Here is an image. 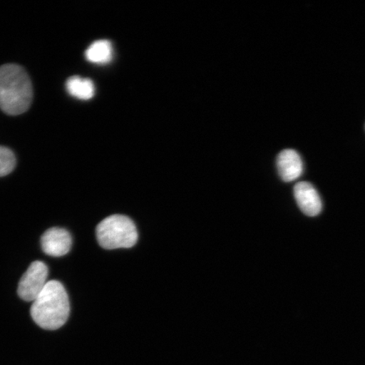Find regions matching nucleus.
<instances>
[{
	"label": "nucleus",
	"instance_id": "obj_1",
	"mask_svg": "<svg viewBox=\"0 0 365 365\" xmlns=\"http://www.w3.org/2000/svg\"><path fill=\"white\" fill-rule=\"evenodd\" d=\"M33 85L25 68L14 63L0 66V108L9 115L29 110L33 102Z\"/></svg>",
	"mask_w": 365,
	"mask_h": 365
},
{
	"label": "nucleus",
	"instance_id": "obj_2",
	"mask_svg": "<svg viewBox=\"0 0 365 365\" xmlns=\"http://www.w3.org/2000/svg\"><path fill=\"white\" fill-rule=\"evenodd\" d=\"M70 310V301L65 287L58 281L51 280L34 301L31 316L36 325L43 329L53 331L65 325Z\"/></svg>",
	"mask_w": 365,
	"mask_h": 365
},
{
	"label": "nucleus",
	"instance_id": "obj_3",
	"mask_svg": "<svg viewBox=\"0 0 365 365\" xmlns=\"http://www.w3.org/2000/svg\"><path fill=\"white\" fill-rule=\"evenodd\" d=\"M98 244L105 250L131 248L138 240V232L133 221L122 215H113L97 227Z\"/></svg>",
	"mask_w": 365,
	"mask_h": 365
},
{
	"label": "nucleus",
	"instance_id": "obj_4",
	"mask_svg": "<svg viewBox=\"0 0 365 365\" xmlns=\"http://www.w3.org/2000/svg\"><path fill=\"white\" fill-rule=\"evenodd\" d=\"M48 269L42 262H34L27 269L18 285V295L30 302L38 298L48 284Z\"/></svg>",
	"mask_w": 365,
	"mask_h": 365
},
{
	"label": "nucleus",
	"instance_id": "obj_5",
	"mask_svg": "<svg viewBox=\"0 0 365 365\" xmlns=\"http://www.w3.org/2000/svg\"><path fill=\"white\" fill-rule=\"evenodd\" d=\"M41 245L46 255L61 257L70 252L72 238L70 232L61 227H52L41 238Z\"/></svg>",
	"mask_w": 365,
	"mask_h": 365
},
{
	"label": "nucleus",
	"instance_id": "obj_6",
	"mask_svg": "<svg viewBox=\"0 0 365 365\" xmlns=\"http://www.w3.org/2000/svg\"><path fill=\"white\" fill-rule=\"evenodd\" d=\"M294 191L297 204L305 215L316 217L322 212V199L312 184L308 182H298Z\"/></svg>",
	"mask_w": 365,
	"mask_h": 365
},
{
	"label": "nucleus",
	"instance_id": "obj_7",
	"mask_svg": "<svg viewBox=\"0 0 365 365\" xmlns=\"http://www.w3.org/2000/svg\"><path fill=\"white\" fill-rule=\"evenodd\" d=\"M278 173L284 182L294 181L302 175L304 165L298 153L287 149L278 155L277 160Z\"/></svg>",
	"mask_w": 365,
	"mask_h": 365
},
{
	"label": "nucleus",
	"instance_id": "obj_8",
	"mask_svg": "<svg viewBox=\"0 0 365 365\" xmlns=\"http://www.w3.org/2000/svg\"><path fill=\"white\" fill-rule=\"evenodd\" d=\"M86 59L97 65H106L112 61L113 56V46L108 40L96 41L86 49Z\"/></svg>",
	"mask_w": 365,
	"mask_h": 365
},
{
	"label": "nucleus",
	"instance_id": "obj_9",
	"mask_svg": "<svg viewBox=\"0 0 365 365\" xmlns=\"http://www.w3.org/2000/svg\"><path fill=\"white\" fill-rule=\"evenodd\" d=\"M66 89L72 97L80 100H90L95 95V85L90 79L72 76L66 81Z\"/></svg>",
	"mask_w": 365,
	"mask_h": 365
},
{
	"label": "nucleus",
	"instance_id": "obj_10",
	"mask_svg": "<svg viewBox=\"0 0 365 365\" xmlns=\"http://www.w3.org/2000/svg\"><path fill=\"white\" fill-rule=\"evenodd\" d=\"M16 159L11 149L0 147V177L6 176L16 168Z\"/></svg>",
	"mask_w": 365,
	"mask_h": 365
}]
</instances>
